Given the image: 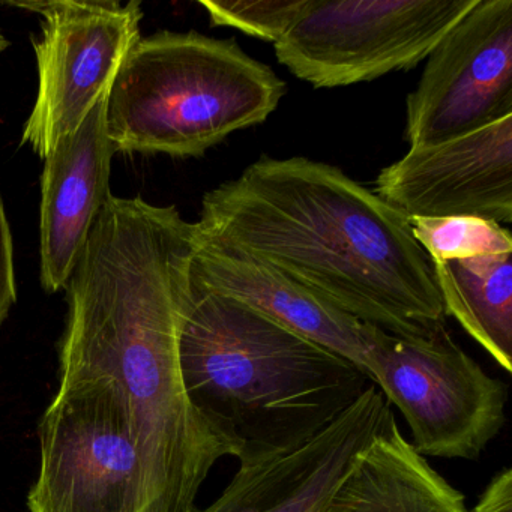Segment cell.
<instances>
[{"instance_id": "1", "label": "cell", "mask_w": 512, "mask_h": 512, "mask_svg": "<svg viewBox=\"0 0 512 512\" xmlns=\"http://www.w3.org/2000/svg\"><path fill=\"white\" fill-rule=\"evenodd\" d=\"M196 248V223L176 206L109 194L67 284L59 380H101L121 398L149 512H197L212 467L241 455L193 406L182 379L179 335Z\"/></svg>"}, {"instance_id": "2", "label": "cell", "mask_w": 512, "mask_h": 512, "mask_svg": "<svg viewBox=\"0 0 512 512\" xmlns=\"http://www.w3.org/2000/svg\"><path fill=\"white\" fill-rule=\"evenodd\" d=\"M196 227L388 334L445 328L431 262L409 217L338 167L262 157L205 194Z\"/></svg>"}, {"instance_id": "3", "label": "cell", "mask_w": 512, "mask_h": 512, "mask_svg": "<svg viewBox=\"0 0 512 512\" xmlns=\"http://www.w3.org/2000/svg\"><path fill=\"white\" fill-rule=\"evenodd\" d=\"M179 362L191 403L239 446V461L307 442L373 383L343 356L193 274Z\"/></svg>"}, {"instance_id": "4", "label": "cell", "mask_w": 512, "mask_h": 512, "mask_svg": "<svg viewBox=\"0 0 512 512\" xmlns=\"http://www.w3.org/2000/svg\"><path fill=\"white\" fill-rule=\"evenodd\" d=\"M286 83L235 40L163 31L140 38L107 98L115 154L197 158L236 131L263 124Z\"/></svg>"}, {"instance_id": "5", "label": "cell", "mask_w": 512, "mask_h": 512, "mask_svg": "<svg viewBox=\"0 0 512 512\" xmlns=\"http://www.w3.org/2000/svg\"><path fill=\"white\" fill-rule=\"evenodd\" d=\"M476 2L307 0L275 56L316 89L373 82L425 61Z\"/></svg>"}, {"instance_id": "6", "label": "cell", "mask_w": 512, "mask_h": 512, "mask_svg": "<svg viewBox=\"0 0 512 512\" xmlns=\"http://www.w3.org/2000/svg\"><path fill=\"white\" fill-rule=\"evenodd\" d=\"M368 376L406 418L422 457L478 460L505 424L506 386L446 328L400 337L377 328Z\"/></svg>"}, {"instance_id": "7", "label": "cell", "mask_w": 512, "mask_h": 512, "mask_svg": "<svg viewBox=\"0 0 512 512\" xmlns=\"http://www.w3.org/2000/svg\"><path fill=\"white\" fill-rule=\"evenodd\" d=\"M31 512H149L148 481L130 419L109 383L59 380L40 424Z\"/></svg>"}, {"instance_id": "8", "label": "cell", "mask_w": 512, "mask_h": 512, "mask_svg": "<svg viewBox=\"0 0 512 512\" xmlns=\"http://www.w3.org/2000/svg\"><path fill=\"white\" fill-rule=\"evenodd\" d=\"M5 5L41 17V38L32 40L38 68L37 100L20 143L46 160L112 91L128 53L142 38V4L139 0L128 4L50 0Z\"/></svg>"}, {"instance_id": "9", "label": "cell", "mask_w": 512, "mask_h": 512, "mask_svg": "<svg viewBox=\"0 0 512 512\" xmlns=\"http://www.w3.org/2000/svg\"><path fill=\"white\" fill-rule=\"evenodd\" d=\"M425 61L406 101L410 148L512 116V0H478Z\"/></svg>"}, {"instance_id": "10", "label": "cell", "mask_w": 512, "mask_h": 512, "mask_svg": "<svg viewBox=\"0 0 512 512\" xmlns=\"http://www.w3.org/2000/svg\"><path fill=\"white\" fill-rule=\"evenodd\" d=\"M374 193L406 217L512 223V116L434 145L409 148Z\"/></svg>"}, {"instance_id": "11", "label": "cell", "mask_w": 512, "mask_h": 512, "mask_svg": "<svg viewBox=\"0 0 512 512\" xmlns=\"http://www.w3.org/2000/svg\"><path fill=\"white\" fill-rule=\"evenodd\" d=\"M391 416V404L371 383L346 412L307 442L239 461L223 494L197 512H320Z\"/></svg>"}, {"instance_id": "12", "label": "cell", "mask_w": 512, "mask_h": 512, "mask_svg": "<svg viewBox=\"0 0 512 512\" xmlns=\"http://www.w3.org/2000/svg\"><path fill=\"white\" fill-rule=\"evenodd\" d=\"M107 95L76 133L44 160L40 278L47 293L67 289L95 220L110 194L115 151L107 134Z\"/></svg>"}, {"instance_id": "13", "label": "cell", "mask_w": 512, "mask_h": 512, "mask_svg": "<svg viewBox=\"0 0 512 512\" xmlns=\"http://www.w3.org/2000/svg\"><path fill=\"white\" fill-rule=\"evenodd\" d=\"M191 274L202 286L260 311L290 331L343 356L368 376L376 326L332 307L262 260L197 232Z\"/></svg>"}, {"instance_id": "14", "label": "cell", "mask_w": 512, "mask_h": 512, "mask_svg": "<svg viewBox=\"0 0 512 512\" xmlns=\"http://www.w3.org/2000/svg\"><path fill=\"white\" fill-rule=\"evenodd\" d=\"M320 512H467L464 496L407 442L392 415Z\"/></svg>"}, {"instance_id": "15", "label": "cell", "mask_w": 512, "mask_h": 512, "mask_svg": "<svg viewBox=\"0 0 512 512\" xmlns=\"http://www.w3.org/2000/svg\"><path fill=\"white\" fill-rule=\"evenodd\" d=\"M446 314L512 371V253L431 262Z\"/></svg>"}, {"instance_id": "16", "label": "cell", "mask_w": 512, "mask_h": 512, "mask_svg": "<svg viewBox=\"0 0 512 512\" xmlns=\"http://www.w3.org/2000/svg\"><path fill=\"white\" fill-rule=\"evenodd\" d=\"M413 238L430 262L512 253V235L496 221L478 217H412Z\"/></svg>"}, {"instance_id": "17", "label": "cell", "mask_w": 512, "mask_h": 512, "mask_svg": "<svg viewBox=\"0 0 512 512\" xmlns=\"http://www.w3.org/2000/svg\"><path fill=\"white\" fill-rule=\"evenodd\" d=\"M307 0H200L212 26L238 29L268 43H278L298 19Z\"/></svg>"}, {"instance_id": "18", "label": "cell", "mask_w": 512, "mask_h": 512, "mask_svg": "<svg viewBox=\"0 0 512 512\" xmlns=\"http://www.w3.org/2000/svg\"><path fill=\"white\" fill-rule=\"evenodd\" d=\"M17 302L14 239L0 191V325L10 316Z\"/></svg>"}, {"instance_id": "19", "label": "cell", "mask_w": 512, "mask_h": 512, "mask_svg": "<svg viewBox=\"0 0 512 512\" xmlns=\"http://www.w3.org/2000/svg\"><path fill=\"white\" fill-rule=\"evenodd\" d=\"M472 512H512V470H500L485 488Z\"/></svg>"}, {"instance_id": "20", "label": "cell", "mask_w": 512, "mask_h": 512, "mask_svg": "<svg viewBox=\"0 0 512 512\" xmlns=\"http://www.w3.org/2000/svg\"><path fill=\"white\" fill-rule=\"evenodd\" d=\"M8 46H10V41H8L7 38L4 37V34L0 32V53L5 52V50L8 49Z\"/></svg>"}]
</instances>
